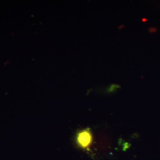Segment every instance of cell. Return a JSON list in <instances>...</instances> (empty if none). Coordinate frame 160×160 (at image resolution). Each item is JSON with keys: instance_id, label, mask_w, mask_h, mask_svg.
<instances>
[{"instance_id": "1", "label": "cell", "mask_w": 160, "mask_h": 160, "mask_svg": "<svg viewBox=\"0 0 160 160\" xmlns=\"http://www.w3.org/2000/svg\"><path fill=\"white\" fill-rule=\"evenodd\" d=\"M92 135L90 128H86L78 132L76 137V142L81 148L87 149L92 145Z\"/></svg>"}]
</instances>
